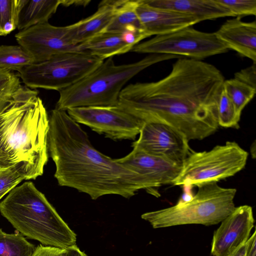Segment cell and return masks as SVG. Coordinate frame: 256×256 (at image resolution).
Wrapping results in <instances>:
<instances>
[{"instance_id": "7402d4cb", "label": "cell", "mask_w": 256, "mask_h": 256, "mask_svg": "<svg viewBox=\"0 0 256 256\" xmlns=\"http://www.w3.org/2000/svg\"><path fill=\"white\" fill-rule=\"evenodd\" d=\"M32 64V58L20 46H0V68L18 72Z\"/></svg>"}, {"instance_id": "30bf717a", "label": "cell", "mask_w": 256, "mask_h": 256, "mask_svg": "<svg viewBox=\"0 0 256 256\" xmlns=\"http://www.w3.org/2000/svg\"><path fill=\"white\" fill-rule=\"evenodd\" d=\"M66 112L78 124L114 140H135L144 124L118 105L77 107Z\"/></svg>"}, {"instance_id": "4fadbf2b", "label": "cell", "mask_w": 256, "mask_h": 256, "mask_svg": "<svg viewBox=\"0 0 256 256\" xmlns=\"http://www.w3.org/2000/svg\"><path fill=\"white\" fill-rule=\"evenodd\" d=\"M254 222L250 206L243 205L235 208L214 231L211 244V254L228 256L246 244Z\"/></svg>"}, {"instance_id": "4316f807", "label": "cell", "mask_w": 256, "mask_h": 256, "mask_svg": "<svg viewBox=\"0 0 256 256\" xmlns=\"http://www.w3.org/2000/svg\"><path fill=\"white\" fill-rule=\"evenodd\" d=\"M218 125L224 128H238L240 117L238 116L234 106L222 90L217 104Z\"/></svg>"}, {"instance_id": "d6a6232c", "label": "cell", "mask_w": 256, "mask_h": 256, "mask_svg": "<svg viewBox=\"0 0 256 256\" xmlns=\"http://www.w3.org/2000/svg\"><path fill=\"white\" fill-rule=\"evenodd\" d=\"M64 256H86V255L81 251L76 245H75L66 249Z\"/></svg>"}, {"instance_id": "5bb4252c", "label": "cell", "mask_w": 256, "mask_h": 256, "mask_svg": "<svg viewBox=\"0 0 256 256\" xmlns=\"http://www.w3.org/2000/svg\"><path fill=\"white\" fill-rule=\"evenodd\" d=\"M120 164L138 174L150 184L154 196H159L156 188L172 184L178 176L182 164L156 156L133 148L128 154L116 158Z\"/></svg>"}, {"instance_id": "cb8c5ba5", "label": "cell", "mask_w": 256, "mask_h": 256, "mask_svg": "<svg viewBox=\"0 0 256 256\" xmlns=\"http://www.w3.org/2000/svg\"><path fill=\"white\" fill-rule=\"evenodd\" d=\"M223 90L234 104L238 116L246 104L253 98L256 89L235 78L224 80Z\"/></svg>"}, {"instance_id": "ffe728a7", "label": "cell", "mask_w": 256, "mask_h": 256, "mask_svg": "<svg viewBox=\"0 0 256 256\" xmlns=\"http://www.w3.org/2000/svg\"><path fill=\"white\" fill-rule=\"evenodd\" d=\"M60 6V0H26L19 12L17 28L22 30L48 22Z\"/></svg>"}, {"instance_id": "83f0119b", "label": "cell", "mask_w": 256, "mask_h": 256, "mask_svg": "<svg viewBox=\"0 0 256 256\" xmlns=\"http://www.w3.org/2000/svg\"><path fill=\"white\" fill-rule=\"evenodd\" d=\"M23 180L25 178L16 166L0 169V200Z\"/></svg>"}, {"instance_id": "6da1fadb", "label": "cell", "mask_w": 256, "mask_h": 256, "mask_svg": "<svg viewBox=\"0 0 256 256\" xmlns=\"http://www.w3.org/2000/svg\"><path fill=\"white\" fill-rule=\"evenodd\" d=\"M224 80L212 64L180 58L163 78L124 87L118 106L144 124L164 122L189 141L201 140L218 128L217 104Z\"/></svg>"}, {"instance_id": "2e32d148", "label": "cell", "mask_w": 256, "mask_h": 256, "mask_svg": "<svg viewBox=\"0 0 256 256\" xmlns=\"http://www.w3.org/2000/svg\"><path fill=\"white\" fill-rule=\"evenodd\" d=\"M228 50L256 63V22H244L241 18L228 20L214 32Z\"/></svg>"}, {"instance_id": "ac0fdd59", "label": "cell", "mask_w": 256, "mask_h": 256, "mask_svg": "<svg viewBox=\"0 0 256 256\" xmlns=\"http://www.w3.org/2000/svg\"><path fill=\"white\" fill-rule=\"evenodd\" d=\"M148 5L192 16L200 22L234 16L230 12L216 0H142Z\"/></svg>"}, {"instance_id": "f546056e", "label": "cell", "mask_w": 256, "mask_h": 256, "mask_svg": "<svg viewBox=\"0 0 256 256\" xmlns=\"http://www.w3.org/2000/svg\"><path fill=\"white\" fill-rule=\"evenodd\" d=\"M234 78L256 89V63L236 72Z\"/></svg>"}, {"instance_id": "44dd1931", "label": "cell", "mask_w": 256, "mask_h": 256, "mask_svg": "<svg viewBox=\"0 0 256 256\" xmlns=\"http://www.w3.org/2000/svg\"><path fill=\"white\" fill-rule=\"evenodd\" d=\"M138 4V0H122L105 31L146 32L136 13Z\"/></svg>"}, {"instance_id": "52a82bcc", "label": "cell", "mask_w": 256, "mask_h": 256, "mask_svg": "<svg viewBox=\"0 0 256 256\" xmlns=\"http://www.w3.org/2000/svg\"><path fill=\"white\" fill-rule=\"evenodd\" d=\"M248 152L238 143L228 141L208 151L192 150L182 162L174 186H197L217 182L234 176L246 166Z\"/></svg>"}, {"instance_id": "8992f818", "label": "cell", "mask_w": 256, "mask_h": 256, "mask_svg": "<svg viewBox=\"0 0 256 256\" xmlns=\"http://www.w3.org/2000/svg\"><path fill=\"white\" fill-rule=\"evenodd\" d=\"M192 199L172 206L146 212L141 216L154 228L187 224H218L236 208L234 188L220 186L217 182L200 186Z\"/></svg>"}, {"instance_id": "484cf974", "label": "cell", "mask_w": 256, "mask_h": 256, "mask_svg": "<svg viewBox=\"0 0 256 256\" xmlns=\"http://www.w3.org/2000/svg\"><path fill=\"white\" fill-rule=\"evenodd\" d=\"M21 86L20 78L10 70L0 68V114Z\"/></svg>"}, {"instance_id": "8fae6325", "label": "cell", "mask_w": 256, "mask_h": 256, "mask_svg": "<svg viewBox=\"0 0 256 256\" xmlns=\"http://www.w3.org/2000/svg\"><path fill=\"white\" fill-rule=\"evenodd\" d=\"M187 138L166 123L152 122L143 124L132 148L178 164H182L192 150Z\"/></svg>"}, {"instance_id": "ba28073f", "label": "cell", "mask_w": 256, "mask_h": 256, "mask_svg": "<svg viewBox=\"0 0 256 256\" xmlns=\"http://www.w3.org/2000/svg\"><path fill=\"white\" fill-rule=\"evenodd\" d=\"M104 60L82 52H67L31 64L18 72L22 82L28 88L59 92L87 76Z\"/></svg>"}, {"instance_id": "3957f363", "label": "cell", "mask_w": 256, "mask_h": 256, "mask_svg": "<svg viewBox=\"0 0 256 256\" xmlns=\"http://www.w3.org/2000/svg\"><path fill=\"white\" fill-rule=\"evenodd\" d=\"M48 130L38 92L21 85L0 114V169L16 166L25 180L42 176L48 161Z\"/></svg>"}, {"instance_id": "f1b7e54d", "label": "cell", "mask_w": 256, "mask_h": 256, "mask_svg": "<svg viewBox=\"0 0 256 256\" xmlns=\"http://www.w3.org/2000/svg\"><path fill=\"white\" fill-rule=\"evenodd\" d=\"M228 9L234 16L256 14V0H216Z\"/></svg>"}, {"instance_id": "9c48e42d", "label": "cell", "mask_w": 256, "mask_h": 256, "mask_svg": "<svg viewBox=\"0 0 256 256\" xmlns=\"http://www.w3.org/2000/svg\"><path fill=\"white\" fill-rule=\"evenodd\" d=\"M228 50L214 32H205L190 26L170 34L156 36L136 44L130 52L182 56L200 60Z\"/></svg>"}, {"instance_id": "7c38bea8", "label": "cell", "mask_w": 256, "mask_h": 256, "mask_svg": "<svg viewBox=\"0 0 256 256\" xmlns=\"http://www.w3.org/2000/svg\"><path fill=\"white\" fill-rule=\"evenodd\" d=\"M18 45L32 58L34 63L48 60L67 52H79L67 34V26H56L48 22L39 24L15 35Z\"/></svg>"}, {"instance_id": "e0dca14e", "label": "cell", "mask_w": 256, "mask_h": 256, "mask_svg": "<svg viewBox=\"0 0 256 256\" xmlns=\"http://www.w3.org/2000/svg\"><path fill=\"white\" fill-rule=\"evenodd\" d=\"M122 0H105L98 4L96 11L91 16L67 26L70 42L78 44L104 32L114 17Z\"/></svg>"}, {"instance_id": "d4e9b609", "label": "cell", "mask_w": 256, "mask_h": 256, "mask_svg": "<svg viewBox=\"0 0 256 256\" xmlns=\"http://www.w3.org/2000/svg\"><path fill=\"white\" fill-rule=\"evenodd\" d=\"M26 0H0V36L17 28L19 12Z\"/></svg>"}, {"instance_id": "7a4b0ae2", "label": "cell", "mask_w": 256, "mask_h": 256, "mask_svg": "<svg viewBox=\"0 0 256 256\" xmlns=\"http://www.w3.org/2000/svg\"><path fill=\"white\" fill-rule=\"evenodd\" d=\"M48 146L60 186L74 188L94 200L108 194L128 198L141 190L152 194L140 175L96 149L66 111H52Z\"/></svg>"}, {"instance_id": "603a6c76", "label": "cell", "mask_w": 256, "mask_h": 256, "mask_svg": "<svg viewBox=\"0 0 256 256\" xmlns=\"http://www.w3.org/2000/svg\"><path fill=\"white\" fill-rule=\"evenodd\" d=\"M35 249L22 234H7L0 228V256H32Z\"/></svg>"}, {"instance_id": "836d02e7", "label": "cell", "mask_w": 256, "mask_h": 256, "mask_svg": "<svg viewBox=\"0 0 256 256\" xmlns=\"http://www.w3.org/2000/svg\"><path fill=\"white\" fill-rule=\"evenodd\" d=\"M90 2V0H60V5L64 6H69L72 5L85 6Z\"/></svg>"}, {"instance_id": "e575fe53", "label": "cell", "mask_w": 256, "mask_h": 256, "mask_svg": "<svg viewBox=\"0 0 256 256\" xmlns=\"http://www.w3.org/2000/svg\"><path fill=\"white\" fill-rule=\"evenodd\" d=\"M246 252V244L241 246L234 252L228 256H245Z\"/></svg>"}, {"instance_id": "4dcf8cb0", "label": "cell", "mask_w": 256, "mask_h": 256, "mask_svg": "<svg viewBox=\"0 0 256 256\" xmlns=\"http://www.w3.org/2000/svg\"><path fill=\"white\" fill-rule=\"evenodd\" d=\"M65 250L42 244L36 248L32 256H64Z\"/></svg>"}, {"instance_id": "d6986e66", "label": "cell", "mask_w": 256, "mask_h": 256, "mask_svg": "<svg viewBox=\"0 0 256 256\" xmlns=\"http://www.w3.org/2000/svg\"><path fill=\"white\" fill-rule=\"evenodd\" d=\"M132 47L128 42L124 31H104L78 45L79 52L104 60L130 52Z\"/></svg>"}, {"instance_id": "9a60e30c", "label": "cell", "mask_w": 256, "mask_h": 256, "mask_svg": "<svg viewBox=\"0 0 256 256\" xmlns=\"http://www.w3.org/2000/svg\"><path fill=\"white\" fill-rule=\"evenodd\" d=\"M136 11L144 31L149 36L170 34L200 22L198 18L192 16L152 7L142 0H138Z\"/></svg>"}, {"instance_id": "277c9868", "label": "cell", "mask_w": 256, "mask_h": 256, "mask_svg": "<svg viewBox=\"0 0 256 256\" xmlns=\"http://www.w3.org/2000/svg\"><path fill=\"white\" fill-rule=\"evenodd\" d=\"M0 212L21 234L46 246L66 250L76 245V234L30 182L10 190Z\"/></svg>"}, {"instance_id": "5b68a950", "label": "cell", "mask_w": 256, "mask_h": 256, "mask_svg": "<svg viewBox=\"0 0 256 256\" xmlns=\"http://www.w3.org/2000/svg\"><path fill=\"white\" fill-rule=\"evenodd\" d=\"M166 54H150L134 62L116 65L107 58L73 85L59 91L55 108L66 111L77 107L117 106L125 84L138 73L160 62L178 58Z\"/></svg>"}, {"instance_id": "1f68e13d", "label": "cell", "mask_w": 256, "mask_h": 256, "mask_svg": "<svg viewBox=\"0 0 256 256\" xmlns=\"http://www.w3.org/2000/svg\"><path fill=\"white\" fill-rule=\"evenodd\" d=\"M245 256H256V232H254L246 243Z\"/></svg>"}]
</instances>
